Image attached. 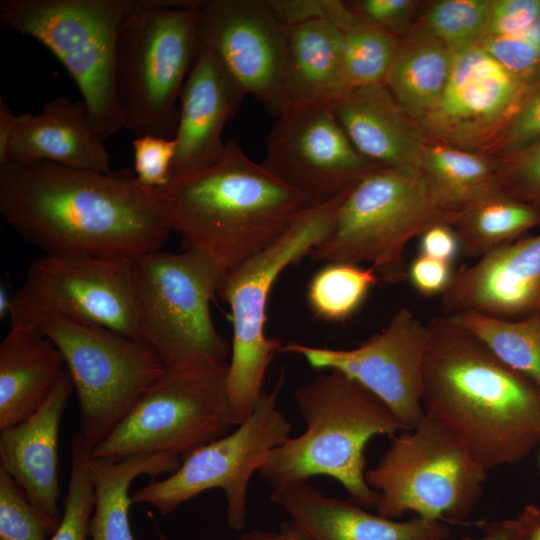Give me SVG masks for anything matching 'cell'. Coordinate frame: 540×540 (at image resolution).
<instances>
[{
	"label": "cell",
	"mask_w": 540,
	"mask_h": 540,
	"mask_svg": "<svg viewBox=\"0 0 540 540\" xmlns=\"http://www.w3.org/2000/svg\"><path fill=\"white\" fill-rule=\"evenodd\" d=\"M0 214L45 255L136 258L160 250L172 232L163 188L127 169L8 161L0 165Z\"/></svg>",
	"instance_id": "6da1fadb"
},
{
	"label": "cell",
	"mask_w": 540,
	"mask_h": 540,
	"mask_svg": "<svg viewBox=\"0 0 540 540\" xmlns=\"http://www.w3.org/2000/svg\"><path fill=\"white\" fill-rule=\"evenodd\" d=\"M422 406L487 472L540 442V388L444 315L427 322Z\"/></svg>",
	"instance_id": "7a4b0ae2"
},
{
	"label": "cell",
	"mask_w": 540,
	"mask_h": 540,
	"mask_svg": "<svg viewBox=\"0 0 540 540\" xmlns=\"http://www.w3.org/2000/svg\"><path fill=\"white\" fill-rule=\"evenodd\" d=\"M163 190L184 250L206 258L221 275L270 245L311 205L233 139L215 165Z\"/></svg>",
	"instance_id": "3957f363"
},
{
	"label": "cell",
	"mask_w": 540,
	"mask_h": 540,
	"mask_svg": "<svg viewBox=\"0 0 540 540\" xmlns=\"http://www.w3.org/2000/svg\"><path fill=\"white\" fill-rule=\"evenodd\" d=\"M294 397L307 428L274 448L259 476L276 489L326 475L342 484L353 503L376 507L380 494L366 482L364 449L373 436L406 430L402 423L365 386L334 369L317 374Z\"/></svg>",
	"instance_id": "277c9868"
},
{
	"label": "cell",
	"mask_w": 540,
	"mask_h": 540,
	"mask_svg": "<svg viewBox=\"0 0 540 540\" xmlns=\"http://www.w3.org/2000/svg\"><path fill=\"white\" fill-rule=\"evenodd\" d=\"M462 210L421 167H378L348 192L332 232L309 255L326 264L366 262L380 282L398 284L408 278L407 244L432 226L453 227Z\"/></svg>",
	"instance_id": "5b68a950"
},
{
	"label": "cell",
	"mask_w": 540,
	"mask_h": 540,
	"mask_svg": "<svg viewBox=\"0 0 540 540\" xmlns=\"http://www.w3.org/2000/svg\"><path fill=\"white\" fill-rule=\"evenodd\" d=\"M199 0H142L124 21L114 57L123 129L136 137H175L183 81L197 51Z\"/></svg>",
	"instance_id": "8992f818"
},
{
	"label": "cell",
	"mask_w": 540,
	"mask_h": 540,
	"mask_svg": "<svg viewBox=\"0 0 540 540\" xmlns=\"http://www.w3.org/2000/svg\"><path fill=\"white\" fill-rule=\"evenodd\" d=\"M351 190V189H350ZM306 207L270 245L222 275L217 293L232 312L227 387L237 425L262 395L268 366L283 343L265 334L270 290L289 265L307 256L332 232L348 192Z\"/></svg>",
	"instance_id": "52a82bcc"
},
{
	"label": "cell",
	"mask_w": 540,
	"mask_h": 540,
	"mask_svg": "<svg viewBox=\"0 0 540 540\" xmlns=\"http://www.w3.org/2000/svg\"><path fill=\"white\" fill-rule=\"evenodd\" d=\"M142 0H1L3 29L46 46L76 83L99 138L123 129L114 91L119 31Z\"/></svg>",
	"instance_id": "ba28073f"
},
{
	"label": "cell",
	"mask_w": 540,
	"mask_h": 540,
	"mask_svg": "<svg viewBox=\"0 0 540 540\" xmlns=\"http://www.w3.org/2000/svg\"><path fill=\"white\" fill-rule=\"evenodd\" d=\"M142 341L166 371L188 372L229 363L231 346L216 329L210 302L221 273L190 250H160L135 258Z\"/></svg>",
	"instance_id": "9c48e42d"
},
{
	"label": "cell",
	"mask_w": 540,
	"mask_h": 540,
	"mask_svg": "<svg viewBox=\"0 0 540 540\" xmlns=\"http://www.w3.org/2000/svg\"><path fill=\"white\" fill-rule=\"evenodd\" d=\"M35 324L60 350L80 404V434L91 450L129 414L166 369L145 342L39 311Z\"/></svg>",
	"instance_id": "30bf717a"
},
{
	"label": "cell",
	"mask_w": 540,
	"mask_h": 540,
	"mask_svg": "<svg viewBox=\"0 0 540 540\" xmlns=\"http://www.w3.org/2000/svg\"><path fill=\"white\" fill-rule=\"evenodd\" d=\"M487 471L442 425L424 416L393 438L377 465L365 473L380 494L378 515L407 511L431 521L462 523L479 500Z\"/></svg>",
	"instance_id": "8fae6325"
},
{
	"label": "cell",
	"mask_w": 540,
	"mask_h": 540,
	"mask_svg": "<svg viewBox=\"0 0 540 540\" xmlns=\"http://www.w3.org/2000/svg\"><path fill=\"white\" fill-rule=\"evenodd\" d=\"M228 364L198 371H166L91 450V457L168 453L182 458L228 434L237 426L228 394Z\"/></svg>",
	"instance_id": "7c38bea8"
},
{
	"label": "cell",
	"mask_w": 540,
	"mask_h": 540,
	"mask_svg": "<svg viewBox=\"0 0 540 540\" xmlns=\"http://www.w3.org/2000/svg\"><path fill=\"white\" fill-rule=\"evenodd\" d=\"M281 376L271 392L262 393L249 417L237 428L181 458L180 467L162 480L136 490L133 503L148 504L167 515L213 488L224 491L227 524L241 530L247 520L251 476L268 454L290 438L291 424L277 406Z\"/></svg>",
	"instance_id": "4fadbf2b"
},
{
	"label": "cell",
	"mask_w": 540,
	"mask_h": 540,
	"mask_svg": "<svg viewBox=\"0 0 540 540\" xmlns=\"http://www.w3.org/2000/svg\"><path fill=\"white\" fill-rule=\"evenodd\" d=\"M39 311L142 341L135 258L43 254L28 265L12 297L11 325Z\"/></svg>",
	"instance_id": "5bb4252c"
},
{
	"label": "cell",
	"mask_w": 540,
	"mask_h": 540,
	"mask_svg": "<svg viewBox=\"0 0 540 540\" xmlns=\"http://www.w3.org/2000/svg\"><path fill=\"white\" fill-rule=\"evenodd\" d=\"M261 165L310 204L332 200L381 167L352 145L331 104H290L276 118Z\"/></svg>",
	"instance_id": "9a60e30c"
},
{
	"label": "cell",
	"mask_w": 540,
	"mask_h": 540,
	"mask_svg": "<svg viewBox=\"0 0 540 540\" xmlns=\"http://www.w3.org/2000/svg\"><path fill=\"white\" fill-rule=\"evenodd\" d=\"M197 43L211 49L243 89L277 118L289 105L288 27L266 0H205Z\"/></svg>",
	"instance_id": "2e32d148"
},
{
	"label": "cell",
	"mask_w": 540,
	"mask_h": 540,
	"mask_svg": "<svg viewBox=\"0 0 540 540\" xmlns=\"http://www.w3.org/2000/svg\"><path fill=\"white\" fill-rule=\"evenodd\" d=\"M427 336V323L404 307L383 330L356 348L288 342L281 352L303 356L314 368L338 370L355 379L381 399L406 430H412L425 416L422 391Z\"/></svg>",
	"instance_id": "e0dca14e"
},
{
	"label": "cell",
	"mask_w": 540,
	"mask_h": 540,
	"mask_svg": "<svg viewBox=\"0 0 540 540\" xmlns=\"http://www.w3.org/2000/svg\"><path fill=\"white\" fill-rule=\"evenodd\" d=\"M527 85L480 45L455 53L447 85L419 123L441 140L472 145L503 129Z\"/></svg>",
	"instance_id": "ac0fdd59"
},
{
	"label": "cell",
	"mask_w": 540,
	"mask_h": 540,
	"mask_svg": "<svg viewBox=\"0 0 540 540\" xmlns=\"http://www.w3.org/2000/svg\"><path fill=\"white\" fill-rule=\"evenodd\" d=\"M442 315L478 312L516 320L540 313V233L521 237L452 275Z\"/></svg>",
	"instance_id": "d6986e66"
},
{
	"label": "cell",
	"mask_w": 540,
	"mask_h": 540,
	"mask_svg": "<svg viewBox=\"0 0 540 540\" xmlns=\"http://www.w3.org/2000/svg\"><path fill=\"white\" fill-rule=\"evenodd\" d=\"M246 93L216 54L197 43V51L180 94L177 143L170 183L203 171L221 160L224 126Z\"/></svg>",
	"instance_id": "ffe728a7"
},
{
	"label": "cell",
	"mask_w": 540,
	"mask_h": 540,
	"mask_svg": "<svg viewBox=\"0 0 540 540\" xmlns=\"http://www.w3.org/2000/svg\"><path fill=\"white\" fill-rule=\"evenodd\" d=\"M73 390L72 379L65 371L32 416L0 430V468L17 482L55 530L62 518L58 508L59 429Z\"/></svg>",
	"instance_id": "44dd1931"
},
{
	"label": "cell",
	"mask_w": 540,
	"mask_h": 540,
	"mask_svg": "<svg viewBox=\"0 0 540 540\" xmlns=\"http://www.w3.org/2000/svg\"><path fill=\"white\" fill-rule=\"evenodd\" d=\"M270 499L312 540H444L449 535L442 522L419 516L399 522L372 515L308 482L272 489Z\"/></svg>",
	"instance_id": "7402d4cb"
},
{
	"label": "cell",
	"mask_w": 540,
	"mask_h": 540,
	"mask_svg": "<svg viewBox=\"0 0 540 540\" xmlns=\"http://www.w3.org/2000/svg\"><path fill=\"white\" fill-rule=\"evenodd\" d=\"M8 161H48L63 166L110 172V157L82 100L57 96L39 114L19 115ZM7 161V162H8Z\"/></svg>",
	"instance_id": "603a6c76"
},
{
	"label": "cell",
	"mask_w": 540,
	"mask_h": 540,
	"mask_svg": "<svg viewBox=\"0 0 540 540\" xmlns=\"http://www.w3.org/2000/svg\"><path fill=\"white\" fill-rule=\"evenodd\" d=\"M331 107L363 157L381 167H421L424 144L386 85L342 92Z\"/></svg>",
	"instance_id": "cb8c5ba5"
},
{
	"label": "cell",
	"mask_w": 540,
	"mask_h": 540,
	"mask_svg": "<svg viewBox=\"0 0 540 540\" xmlns=\"http://www.w3.org/2000/svg\"><path fill=\"white\" fill-rule=\"evenodd\" d=\"M64 366L60 350L35 324L11 325L0 343V430L32 416Z\"/></svg>",
	"instance_id": "d4e9b609"
},
{
	"label": "cell",
	"mask_w": 540,
	"mask_h": 540,
	"mask_svg": "<svg viewBox=\"0 0 540 540\" xmlns=\"http://www.w3.org/2000/svg\"><path fill=\"white\" fill-rule=\"evenodd\" d=\"M181 464L179 456L168 453H141L120 459L94 458L88 463L94 491L90 524L91 540H134L128 518L133 503L129 489L141 475L151 481L174 473Z\"/></svg>",
	"instance_id": "484cf974"
},
{
	"label": "cell",
	"mask_w": 540,
	"mask_h": 540,
	"mask_svg": "<svg viewBox=\"0 0 540 540\" xmlns=\"http://www.w3.org/2000/svg\"><path fill=\"white\" fill-rule=\"evenodd\" d=\"M341 30L317 20L288 27L290 104H331L341 93Z\"/></svg>",
	"instance_id": "4316f807"
},
{
	"label": "cell",
	"mask_w": 540,
	"mask_h": 540,
	"mask_svg": "<svg viewBox=\"0 0 540 540\" xmlns=\"http://www.w3.org/2000/svg\"><path fill=\"white\" fill-rule=\"evenodd\" d=\"M455 53L424 30L399 47L386 87L405 114L420 123L442 95Z\"/></svg>",
	"instance_id": "83f0119b"
},
{
	"label": "cell",
	"mask_w": 540,
	"mask_h": 540,
	"mask_svg": "<svg viewBox=\"0 0 540 540\" xmlns=\"http://www.w3.org/2000/svg\"><path fill=\"white\" fill-rule=\"evenodd\" d=\"M540 225V211L505 192L466 205L453 225L459 252L480 258Z\"/></svg>",
	"instance_id": "f1b7e54d"
},
{
	"label": "cell",
	"mask_w": 540,
	"mask_h": 540,
	"mask_svg": "<svg viewBox=\"0 0 540 540\" xmlns=\"http://www.w3.org/2000/svg\"><path fill=\"white\" fill-rule=\"evenodd\" d=\"M540 388V313L509 320L478 312L446 316Z\"/></svg>",
	"instance_id": "f546056e"
},
{
	"label": "cell",
	"mask_w": 540,
	"mask_h": 540,
	"mask_svg": "<svg viewBox=\"0 0 540 540\" xmlns=\"http://www.w3.org/2000/svg\"><path fill=\"white\" fill-rule=\"evenodd\" d=\"M339 28L341 93L385 85L399 47L398 37L355 12L354 16Z\"/></svg>",
	"instance_id": "4dcf8cb0"
},
{
	"label": "cell",
	"mask_w": 540,
	"mask_h": 540,
	"mask_svg": "<svg viewBox=\"0 0 540 540\" xmlns=\"http://www.w3.org/2000/svg\"><path fill=\"white\" fill-rule=\"evenodd\" d=\"M421 168L442 193L463 208L504 192L500 172L491 162L447 144H424Z\"/></svg>",
	"instance_id": "1f68e13d"
},
{
	"label": "cell",
	"mask_w": 540,
	"mask_h": 540,
	"mask_svg": "<svg viewBox=\"0 0 540 540\" xmlns=\"http://www.w3.org/2000/svg\"><path fill=\"white\" fill-rule=\"evenodd\" d=\"M380 283L376 272L350 263H327L310 280L307 301L322 320L340 322L351 317L368 292Z\"/></svg>",
	"instance_id": "d6a6232c"
},
{
	"label": "cell",
	"mask_w": 540,
	"mask_h": 540,
	"mask_svg": "<svg viewBox=\"0 0 540 540\" xmlns=\"http://www.w3.org/2000/svg\"><path fill=\"white\" fill-rule=\"evenodd\" d=\"M492 5L491 0L439 1L427 14L424 31L454 53L479 45Z\"/></svg>",
	"instance_id": "836d02e7"
},
{
	"label": "cell",
	"mask_w": 540,
	"mask_h": 540,
	"mask_svg": "<svg viewBox=\"0 0 540 540\" xmlns=\"http://www.w3.org/2000/svg\"><path fill=\"white\" fill-rule=\"evenodd\" d=\"M91 448L80 432L71 445V474L61 521L50 540H88L94 508V491L88 463Z\"/></svg>",
	"instance_id": "e575fe53"
},
{
	"label": "cell",
	"mask_w": 540,
	"mask_h": 540,
	"mask_svg": "<svg viewBox=\"0 0 540 540\" xmlns=\"http://www.w3.org/2000/svg\"><path fill=\"white\" fill-rule=\"evenodd\" d=\"M54 532L17 482L0 468V539L47 540Z\"/></svg>",
	"instance_id": "d590c367"
},
{
	"label": "cell",
	"mask_w": 540,
	"mask_h": 540,
	"mask_svg": "<svg viewBox=\"0 0 540 540\" xmlns=\"http://www.w3.org/2000/svg\"><path fill=\"white\" fill-rule=\"evenodd\" d=\"M479 45L527 86L540 80V20L519 33L484 36Z\"/></svg>",
	"instance_id": "8d00e7d4"
},
{
	"label": "cell",
	"mask_w": 540,
	"mask_h": 540,
	"mask_svg": "<svg viewBox=\"0 0 540 540\" xmlns=\"http://www.w3.org/2000/svg\"><path fill=\"white\" fill-rule=\"evenodd\" d=\"M177 143L154 135L136 137L133 141L134 170L138 180L145 186L165 188L170 183V169L175 157Z\"/></svg>",
	"instance_id": "74e56055"
},
{
	"label": "cell",
	"mask_w": 540,
	"mask_h": 540,
	"mask_svg": "<svg viewBox=\"0 0 540 540\" xmlns=\"http://www.w3.org/2000/svg\"><path fill=\"white\" fill-rule=\"evenodd\" d=\"M500 174L503 191L540 211V141L512 154Z\"/></svg>",
	"instance_id": "f35d334b"
},
{
	"label": "cell",
	"mask_w": 540,
	"mask_h": 540,
	"mask_svg": "<svg viewBox=\"0 0 540 540\" xmlns=\"http://www.w3.org/2000/svg\"><path fill=\"white\" fill-rule=\"evenodd\" d=\"M502 130V147L510 154L540 141V80L527 87Z\"/></svg>",
	"instance_id": "ab89813d"
},
{
	"label": "cell",
	"mask_w": 540,
	"mask_h": 540,
	"mask_svg": "<svg viewBox=\"0 0 540 540\" xmlns=\"http://www.w3.org/2000/svg\"><path fill=\"white\" fill-rule=\"evenodd\" d=\"M277 19L286 27L325 20L339 26L352 14L346 2L338 0H266Z\"/></svg>",
	"instance_id": "60d3db41"
},
{
	"label": "cell",
	"mask_w": 540,
	"mask_h": 540,
	"mask_svg": "<svg viewBox=\"0 0 540 540\" xmlns=\"http://www.w3.org/2000/svg\"><path fill=\"white\" fill-rule=\"evenodd\" d=\"M540 20V0L493 1L485 36L524 31Z\"/></svg>",
	"instance_id": "b9f144b4"
},
{
	"label": "cell",
	"mask_w": 540,
	"mask_h": 540,
	"mask_svg": "<svg viewBox=\"0 0 540 540\" xmlns=\"http://www.w3.org/2000/svg\"><path fill=\"white\" fill-rule=\"evenodd\" d=\"M346 3L352 11L396 37L407 31L416 5L412 0H361Z\"/></svg>",
	"instance_id": "7bdbcfd3"
},
{
	"label": "cell",
	"mask_w": 540,
	"mask_h": 540,
	"mask_svg": "<svg viewBox=\"0 0 540 540\" xmlns=\"http://www.w3.org/2000/svg\"><path fill=\"white\" fill-rule=\"evenodd\" d=\"M452 275L450 263L422 254L408 267V278L412 285L425 296L441 295Z\"/></svg>",
	"instance_id": "ee69618b"
},
{
	"label": "cell",
	"mask_w": 540,
	"mask_h": 540,
	"mask_svg": "<svg viewBox=\"0 0 540 540\" xmlns=\"http://www.w3.org/2000/svg\"><path fill=\"white\" fill-rule=\"evenodd\" d=\"M421 254L450 263L459 252V244L451 225L432 226L421 236Z\"/></svg>",
	"instance_id": "f6af8a7d"
},
{
	"label": "cell",
	"mask_w": 540,
	"mask_h": 540,
	"mask_svg": "<svg viewBox=\"0 0 540 540\" xmlns=\"http://www.w3.org/2000/svg\"><path fill=\"white\" fill-rule=\"evenodd\" d=\"M19 115H15L4 98L0 97V165L8 161V151L18 124Z\"/></svg>",
	"instance_id": "bcb514c9"
},
{
	"label": "cell",
	"mask_w": 540,
	"mask_h": 540,
	"mask_svg": "<svg viewBox=\"0 0 540 540\" xmlns=\"http://www.w3.org/2000/svg\"><path fill=\"white\" fill-rule=\"evenodd\" d=\"M462 540H521V535L516 519H508L486 524L480 538Z\"/></svg>",
	"instance_id": "7dc6e473"
},
{
	"label": "cell",
	"mask_w": 540,
	"mask_h": 540,
	"mask_svg": "<svg viewBox=\"0 0 540 540\" xmlns=\"http://www.w3.org/2000/svg\"><path fill=\"white\" fill-rule=\"evenodd\" d=\"M521 540H540V509L527 505L516 518Z\"/></svg>",
	"instance_id": "c3c4849f"
},
{
	"label": "cell",
	"mask_w": 540,
	"mask_h": 540,
	"mask_svg": "<svg viewBox=\"0 0 540 540\" xmlns=\"http://www.w3.org/2000/svg\"><path fill=\"white\" fill-rule=\"evenodd\" d=\"M279 533L283 540H312L291 520L281 523Z\"/></svg>",
	"instance_id": "681fc988"
},
{
	"label": "cell",
	"mask_w": 540,
	"mask_h": 540,
	"mask_svg": "<svg viewBox=\"0 0 540 540\" xmlns=\"http://www.w3.org/2000/svg\"><path fill=\"white\" fill-rule=\"evenodd\" d=\"M159 540H169L164 535L160 534ZM239 540H283L281 534L278 532H269L262 530H254L243 534Z\"/></svg>",
	"instance_id": "f907efd6"
},
{
	"label": "cell",
	"mask_w": 540,
	"mask_h": 540,
	"mask_svg": "<svg viewBox=\"0 0 540 540\" xmlns=\"http://www.w3.org/2000/svg\"><path fill=\"white\" fill-rule=\"evenodd\" d=\"M12 299H9L5 290L0 292V316L1 318L9 316Z\"/></svg>",
	"instance_id": "816d5d0a"
}]
</instances>
